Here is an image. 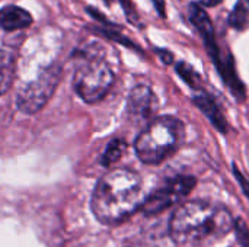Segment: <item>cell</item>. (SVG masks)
Returning a JSON list of instances; mask_svg holds the SVG:
<instances>
[{
	"label": "cell",
	"instance_id": "cell-20",
	"mask_svg": "<svg viewBox=\"0 0 249 247\" xmlns=\"http://www.w3.org/2000/svg\"><path fill=\"white\" fill-rule=\"evenodd\" d=\"M156 52H158V55L160 57V60L165 63V64H171L172 61H174V55H172V52L171 51H168V49H156Z\"/></svg>",
	"mask_w": 249,
	"mask_h": 247
},
{
	"label": "cell",
	"instance_id": "cell-8",
	"mask_svg": "<svg viewBox=\"0 0 249 247\" xmlns=\"http://www.w3.org/2000/svg\"><path fill=\"white\" fill-rule=\"evenodd\" d=\"M156 109H158V99L149 86L140 84L130 92L127 100V112L131 119L134 121L149 119L153 116Z\"/></svg>",
	"mask_w": 249,
	"mask_h": 247
},
{
	"label": "cell",
	"instance_id": "cell-22",
	"mask_svg": "<svg viewBox=\"0 0 249 247\" xmlns=\"http://www.w3.org/2000/svg\"><path fill=\"white\" fill-rule=\"evenodd\" d=\"M200 3H201V4H204V6L213 7V6H216V4L222 3V0H200Z\"/></svg>",
	"mask_w": 249,
	"mask_h": 247
},
{
	"label": "cell",
	"instance_id": "cell-6",
	"mask_svg": "<svg viewBox=\"0 0 249 247\" xmlns=\"http://www.w3.org/2000/svg\"><path fill=\"white\" fill-rule=\"evenodd\" d=\"M197 181L194 176H177L168 181L165 185L158 188L152 195H149L142 205L143 213L147 217L158 215L168 210L169 207L175 205L185 197L191 194Z\"/></svg>",
	"mask_w": 249,
	"mask_h": 247
},
{
	"label": "cell",
	"instance_id": "cell-14",
	"mask_svg": "<svg viewBox=\"0 0 249 247\" xmlns=\"http://www.w3.org/2000/svg\"><path fill=\"white\" fill-rule=\"evenodd\" d=\"M92 32L99 33V35H102V36H105V38H108V39H112V41H115V42H118V44H123V45H125V47H128V48L142 51L131 39H128L127 36H124L120 31H114V29H109V28H105V26H101V28L93 26V28H92Z\"/></svg>",
	"mask_w": 249,
	"mask_h": 247
},
{
	"label": "cell",
	"instance_id": "cell-7",
	"mask_svg": "<svg viewBox=\"0 0 249 247\" xmlns=\"http://www.w3.org/2000/svg\"><path fill=\"white\" fill-rule=\"evenodd\" d=\"M188 16H190V20L191 23L198 29L203 41H204V45H206V49L209 52V55L213 58L214 64L217 66L222 60V54H220V49L217 47V39H216V31H214V26L212 23V19L209 16V13L197 3H191L190 7H188Z\"/></svg>",
	"mask_w": 249,
	"mask_h": 247
},
{
	"label": "cell",
	"instance_id": "cell-12",
	"mask_svg": "<svg viewBox=\"0 0 249 247\" xmlns=\"http://www.w3.org/2000/svg\"><path fill=\"white\" fill-rule=\"evenodd\" d=\"M249 3L248 0H239L229 15V25L238 31H244L248 26Z\"/></svg>",
	"mask_w": 249,
	"mask_h": 247
},
{
	"label": "cell",
	"instance_id": "cell-18",
	"mask_svg": "<svg viewBox=\"0 0 249 247\" xmlns=\"http://www.w3.org/2000/svg\"><path fill=\"white\" fill-rule=\"evenodd\" d=\"M86 12H88V13H89V15H90V16H92L93 19L99 20V22H101V23H102V25H104L105 28H108V26H115V25H114L112 22H109V20H108V19H107V17H105V16L102 15V13H99V12H98L96 9L88 7V9H86Z\"/></svg>",
	"mask_w": 249,
	"mask_h": 247
},
{
	"label": "cell",
	"instance_id": "cell-13",
	"mask_svg": "<svg viewBox=\"0 0 249 247\" xmlns=\"http://www.w3.org/2000/svg\"><path fill=\"white\" fill-rule=\"evenodd\" d=\"M125 150H127V143L124 140H121V138L112 140L108 144V147L105 148V153L102 156V165L104 166L114 165L115 162H118L123 157V154H124Z\"/></svg>",
	"mask_w": 249,
	"mask_h": 247
},
{
	"label": "cell",
	"instance_id": "cell-1",
	"mask_svg": "<svg viewBox=\"0 0 249 247\" xmlns=\"http://www.w3.org/2000/svg\"><path fill=\"white\" fill-rule=\"evenodd\" d=\"M235 227L229 210L209 201H187L174 214L169 234L178 246L190 247L225 237Z\"/></svg>",
	"mask_w": 249,
	"mask_h": 247
},
{
	"label": "cell",
	"instance_id": "cell-21",
	"mask_svg": "<svg viewBox=\"0 0 249 247\" xmlns=\"http://www.w3.org/2000/svg\"><path fill=\"white\" fill-rule=\"evenodd\" d=\"M153 4H155V9L156 12L162 16V17H166V12H165V0H152Z\"/></svg>",
	"mask_w": 249,
	"mask_h": 247
},
{
	"label": "cell",
	"instance_id": "cell-17",
	"mask_svg": "<svg viewBox=\"0 0 249 247\" xmlns=\"http://www.w3.org/2000/svg\"><path fill=\"white\" fill-rule=\"evenodd\" d=\"M235 230H236V239L242 247H249V230L248 226L244 220L235 221Z\"/></svg>",
	"mask_w": 249,
	"mask_h": 247
},
{
	"label": "cell",
	"instance_id": "cell-3",
	"mask_svg": "<svg viewBox=\"0 0 249 247\" xmlns=\"http://www.w3.org/2000/svg\"><path fill=\"white\" fill-rule=\"evenodd\" d=\"M184 124L175 116L155 118L137 137L134 148L146 165H160L171 157L184 140Z\"/></svg>",
	"mask_w": 249,
	"mask_h": 247
},
{
	"label": "cell",
	"instance_id": "cell-19",
	"mask_svg": "<svg viewBox=\"0 0 249 247\" xmlns=\"http://www.w3.org/2000/svg\"><path fill=\"white\" fill-rule=\"evenodd\" d=\"M233 172H235V176H236L238 182H239V183H241V186H242L244 194H245V195L249 198V182L247 181V178L244 176V173H242V172H239V170H238V167H236V166L233 167Z\"/></svg>",
	"mask_w": 249,
	"mask_h": 247
},
{
	"label": "cell",
	"instance_id": "cell-5",
	"mask_svg": "<svg viewBox=\"0 0 249 247\" xmlns=\"http://www.w3.org/2000/svg\"><path fill=\"white\" fill-rule=\"evenodd\" d=\"M60 79L61 67L58 64L48 66L38 74L35 80L29 82L25 87L20 89L16 98L18 109L28 115L41 111L54 95Z\"/></svg>",
	"mask_w": 249,
	"mask_h": 247
},
{
	"label": "cell",
	"instance_id": "cell-16",
	"mask_svg": "<svg viewBox=\"0 0 249 247\" xmlns=\"http://www.w3.org/2000/svg\"><path fill=\"white\" fill-rule=\"evenodd\" d=\"M121 6H123V10L127 16V19L130 20V23L136 25V26H143L142 25V20H140V16L136 10V6L133 4L131 0H120Z\"/></svg>",
	"mask_w": 249,
	"mask_h": 247
},
{
	"label": "cell",
	"instance_id": "cell-23",
	"mask_svg": "<svg viewBox=\"0 0 249 247\" xmlns=\"http://www.w3.org/2000/svg\"><path fill=\"white\" fill-rule=\"evenodd\" d=\"M105 1H107V4H111L112 3V0H105Z\"/></svg>",
	"mask_w": 249,
	"mask_h": 247
},
{
	"label": "cell",
	"instance_id": "cell-15",
	"mask_svg": "<svg viewBox=\"0 0 249 247\" xmlns=\"http://www.w3.org/2000/svg\"><path fill=\"white\" fill-rule=\"evenodd\" d=\"M177 73L179 74V77L193 89H198L200 87V83H201V79L200 76L197 74V71L185 61H181L177 64Z\"/></svg>",
	"mask_w": 249,
	"mask_h": 247
},
{
	"label": "cell",
	"instance_id": "cell-10",
	"mask_svg": "<svg viewBox=\"0 0 249 247\" xmlns=\"http://www.w3.org/2000/svg\"><path fill=\"white\" fill-rule=\"evenodd\" d=\"M193 102L209 118V121L213 124V127L216 130H219L220 132H226L228 131V128H229L228 121H226L225 115L222 114V111L219 109V106H217V103L214 102L213 98H210L206 93H201V95L194 96Z\"/></svg>",
	"mask_w": 249,
	"mask_h": 247
},
{
	"label": "cell",
	"instance_id": "cell-2",
	"mask_svg": "<svg viewBox=\"0 0 249 247\" xmlns=\"http://www.w3.org/2000/svg\"><path fill=\"white\" fill-rule=\"evenodd\" d=\"M142 178L130 169H112L96 183L92 213L107 226L123 223L143 205Z\"/></svg>",
	"mask_w": 249,
	"mask_h": 247
},
{
	"label": "cell",
	"instance_id": "cell-4",
	"mask_svg": "<svg viewBox=\"0 0 249 247\" xmlns=\"http://www.w3.org/2000/svg\"><path fill=\"white\" fill-rule=\"evenodd\" d=\"M112 84L114 73L111 67L95 54L83 55L73 79L76 93L86 103H96L105 98Z\"/></svg>",
	"mask_w": 249,
	"mask_h": 247
},
{
	"label": "cell",
	"instance_id": "cell-11",
	"mask_svg": "<svg viewBox=\"0 0 249 247\" xmlns=\"http://www.w3.org/2000/svg\"><path fill=\"white\" fill-rule=\"evenodd\" d=\"M16 70V52L10 47H0V96L13 83Z\"/></svg>",
	"mask_w": 249,
	"mask_h": 247
},
{
	"label": "cell",
	"instance_id": "cell-9",
	"mask_svg": "<svg viewBox=\"0 0 249 247\" xmlns=\"http://www.w3.org/2000/svg\"><path fill=\"white\" fill-rule=\"evenodd\" d=\"M34 19L28 10L16 4H6L0 9V26L7 31H22L32 25Z\"/></svg>",
	"mask_w": 249,
	"mask_h": 247
}]
</instances>
